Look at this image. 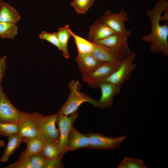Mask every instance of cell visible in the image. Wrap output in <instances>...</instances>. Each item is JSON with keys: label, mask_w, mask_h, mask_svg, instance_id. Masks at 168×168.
Segmentation results:
<instances>
[{"label": "cell", "mask_w": 168, "mask_h": 168, "mask_svg": "<svg viewBox=\"0 0 168 168\" xmlns=\"http://www.w3.org/2000/svg\"><path fill=\"white\" fill-rule=\"evenodd\" d=\"M168 6L167 0H159L152 9L147 10L146 14L150 19L151 31L142 36L141 39L150 44V49L153 53H161L168 56V23H160V16Z\"/></svg>", "instance_id": "1"}, {"label": "cell", "mask_w": 168, "mask_h": 168, "mask_svg": "<svg viewBox=\"0 0 168 168\" xmlns=\"http://www.w3.org/2000/svg\"><path fill=\"white\" fill-rule=\"evenodd\" d=\"M69 93L68 97L62 105L57 114L68 115L77 111L83 103L87 102L97 107L96 100L81 91V85L77 80H72L68 84Z\"/></svg>", "instance_id": "2"}, {"label": "cell", "mask_w": 168, "mask_h": 168, "mask_svg": "<svg viewBox=\"0 0 168 168\" xmlns=\"http://www.w3.org/2000/svg\"><path fill=\"white\" fill-rule=\"evenodd\" d=\"M128 37L126 35L115 33L93 43L112 50L121 61L131 52L128 44Z\"/></svg>", "instance_id": "3"}, {"label": "cell", "mask_w": 168, "mask_h": 168, "mask_svg": "<svg viewBox=\"0 0 168 168\" xmlns=\"http://www.w3.org/2000/svg\"><path fill=\"white\" fill-rule=\"evenodd\" d=\"M136 56V53L131 52L120 62L117 69L105 81L121 86L125 81H129L131 73L136 67V65L133 63V61Z\"/></svg>", "instance_id": "4"}, {"label": "cell", "mask_w": 168, "mask_h": 168, "mask_svg": "<svg viewBox=\"0 0 168 168\" xmlns=\"http://www.w3.org/2000/svg\"><path fill=\"white\" fill-rule=\"evenodd\" d=\"M100 19L115 32L129 36L132 32L126 29L125 23L129 20L128 13L124 10L113 12L110 9L105 11Z\"/></svg>", "instance_id": "5"}, {"label": "cell", "mask_w": 168, "mask_h": 168, "mask_svg": "<svg viewBox=\"0 0 168 168\" xmlns=\"http://www.w3.org/2000/svg\"><path fill=\"white\" fill-rule=\"evenodd\" d=\"M120 62L101 63L90 73L83 77V81L91 87L99 88L100 84L117 69Z\"/></svg>", "instance_id": "6"}, {"label": "cell", "mask_w": 168, "mask_h": 168, "mask_svg": "<svg viewBox=\"0 0 168 168\" xmlns=\"http://www.w3.org/2000/svg\"><path fill=\"white\" fill-rule=\"evenodd\" d=\"M43 115L37 112H24L19 124V134L23 139L38 136L40 122Z\"/></svg>", "instance_id": "7"}, {"label": "cell", "mask_w": 168, "mask_h": 168, "mask_svg": "<svg viewBox=\"0 0 168 168\" xmlns=\"http://www.w3.org/2000/svg\"><path fill=\"white\" fill-rule=\"evenodd\" d=\"M24 112L16 108L11 102L0 84V122L19 124Z\"/></svg>", "instance_id": "8"}, {"label": "cell", "mask_w": 168, "mask_h": 168, "mask_svg": "<svg viewBox=\"0 0 168 168\" xmlns=\"http://www.w3.org/2000/svg\"><path fill=\"white\" fill-rule=\"evenodd\" d=\"M58 116L57 114L43 115L40 123L38 137L44 142H50L58 144L59 132L56 125Z\"/></svg>", "instance_id": "9"}, {"label": "cell", "mask_w": 168, "mask_h": 168, "mask_svg": "<svg viewBox=\"0 0 168 168\" xmlns=\"http://www.w3.org/2000/svg\"><path fill=\"white\" fill-rule=\"evenodd\" d=\"M89 138L88 148L94 149H113L120 147L126 138L123 135L119 137H110L102 134L94 133H87Z\"/></svg>", "instance_id": "10"}, {"label": "cell", "mask_w": 168, "mask_h": 168, "mask_svg": "<svg viewBox=\"0 0 168 168\" xmlns=\"http://www.w3.org/2000/svg\"><path fill=\"white\" fill-rule=\"evenodd\" d=\"M78 116L77 111L68 115L58 114L56 123L59 132L58 146L61 153L63 155V152L67 145L70 133Z\"/></svg>", "instance_id": "11"}, {"label": "cell", "mask_w": 168, "mask_h": 168, "mask_svg": "<svg viewBox=\"0 0 168 168\" xmlns=\"http://www.w3.org/2000/svg\"><path fill=\"white\" fill-rule=\"evenodd\" d=\"M121 86L105 81L100 85L101 96L97 100V107L101 109L111 107L114 97L120 91Z\"/></svg>", "instance_id": "12"}, {"label": "cell", "mask_w": 168, "mask_h": 168, "mask_svg": "<svg viewBox=\"0 0 168 168\" xmlns=\"http://www.w3.org/2000/svg\"><path fill=\"white\" fill-rule=\"evenodd\" d=\"M89 142V138L87 133H81L73 126L70 133L67 145L63 152V154L64 155L68 152L79 149L88 148Z\"/></svg>", "instance_id": "13"}, {"label": "cell", "mask_w": 168, "mask_h": 168, "mask_svg": "<svg viewBox=\"0 0 168 168\" xmlns=\"http://www.w3.org/2000/svg\"><path fill=\"white\" fill-rule=\"evenodd\" d=\"M115 33L100 19L90 26L88 40L94 43L103 39Z\"/></svg>", "instance_id": "14"}, {"label": "cell", "mask_w": 168, "mask_h": 168, "mask_svg": "<svg viewBox=\"0 0 168 168\" xmlns=\"http://www.w3.org/2000/svg\"><path fill=\"white\" fill-rule=\"evenodd\" d=\"M76 61L83 77L89 74L102 63L91 53H78Z\"/></svg>", "instance_id": "15"}, {"label": "cell", "mask_w": 168, "mask_h": 168, "mask_svg": "<svg viewBox=\"0 0 168 168\" xmlns=\"http://www.w3.org/2000/svg\"><path fill=\"white\" fill-rule=\"evenodd\" d=\"M93 43L94 48L91 54L99 62L101 63H118L121 61L116 54L112 50Z\"/></svg>", "instance_id": "16"}, {"label": "cell", "mask_w": 168, "mask_h": 168, "mask_svg": "<svg viewBox=\"0 0 168 168\" xmlns=\"http://www.w3.org/2000/svg\"><path fill=\"white\" fill-rule=\"evenodd\" d=\"M21 18V15L15 8L4 1L0 9V22L16 24Z\"/></svg>", "instance_id": "17"}, {"label": "cell", "mask_w": 168, "mask_h": 168, "mask_svg": "<svg viewBox=\"0 0 168 168\" xmlns=\"http://www.w3.org/2000/svg\"><path fill=\"white\" fill-rule=\"evenodd\" d=\"M8 142L4 149L0 161L7 162L10 157L20 146L23 142V138L19 133L8 137Z\"/></svg>", "instance_id": "18"}, {"label": "cell", "mask_w": 168, "mask_h": 168, "mask_svg": "<svg viewBox=\"0 0 168 168\" xmlns=\"http://www.w3.org/2000/svg\"><path fill=\"white\" fill-rule=\"evenodd\" d=\"M23 142L26 144L25 150L21 154L29 156L40 152L43 146L44 142L39 137L23 139Z\"/></svg>", "instance_id": "19"}, {"label": "cell", "mask_w": 168, "mask_h": 168, "mask_svg": "<svg viewBox=\"0 0 168 168\" xmlns=\"http://www.w3.org/2000/svg\"><path fill=\"white\" fill-rule=\"evenodd\" d=\"M69 31L74 41L78 53H91L94 46V43L74 33L69 28Z\"/></svg>", "instance_id": "20"}, {"label": "cell", "mask_w": 168, "mask_h": 168, "mask_svg": "<svg viewBox=\"0 0 168 168\" xmlns=\"http://www.w3.org/2000/svg\"><path fill=\"white\" fill-rule=\"evenodd\" d=\"M69 26L68 25L59 28L57 33L60 43L62 47L63 54L66 58L70 57V55L68 49V44L71 36L69 31Z\"/></svg>", "instance_id": "21"}, {"label": "cell", "mask_w": 168, "mask_h": 168, "mask_svg": "<svg viewBox=\"0 0 168 168\" xmlns=\"http://www.w3.org/2000/svg\"><path fill=\"white\" fill-rule=\"evenodd\" d=\"M40 153L46 159H50L63 155L61 153L58 143L50 142H44Z\"/></svg>", "instance_id": "22"}, {"label": "cell", "mask_w": 168, "mask_h": 168, "mask_svg": "<svg viewBox=\"0 0 168 168\" xmlns=\"http://www.w3.org/2000/svg\"><path fill=\"white\" fill-rule=\"evenodd\" d=\"M18 33L16 24L0 22V37L2 38L13 39Z\"/></svg>", "instance_id": "23"}, {"label": "cell", "mask_w": 168, "mask_h": 168, "mask_svg": "<svg viewBox=\"0 0 168 168\" xmlns=\"http://www.w3.org/2000/svg\"><path fill=\"white\" fill-rule=\"evenodd\" d=\"M19 133V124L11 122H0V134L8 137Z\"/></svg>", "instance_id": "24"}, {"label": "cell", "mask_w": 168, "mask_h": 168, "mask_svg": "<svg viewBox=\"0 0 168 168\" xmlns=\"http://www.w3.org/2000/svg\"><path fill=\"white\" fill-rule=\"evenodd\" d=\"M143 160L135 158L125 157L118 166V168H146Z\"/></svg>", "instance_id": "25"}, {"label": "cell", "mask_w": 168, "mask_h": 168, "mask_svg": "<svg viewBox=\"0 0 168 168\" xmlns=\"http://www.w3.org/2000/svg\"><path fill=\"white\" fill-rule=\"evenodd\" d=\"M96 0H73L70 3L77 13H86Z\"/></svg>", "instance_id": "26"}, {"label": "cell", "mask_w": 168, "mask_h": 168, "mask_svg": "<svg viewBox=\"0 0 168 168\" xmlns=\"http://www.w3.org/2000/svg\"><path fill=\"white\" fill-rule=\"evenodd\" d=\"M39 38L41 40L47 41L56 47L59 50L62 51V47L57 32L50 33L43 31L39 34Z\"/></svg>", "instance_id": "27"}, {"label": "cell", "mask_w": 168, "mask_h": 168, "mask_svg": "<svg viewBox=\"0 0 168 168\" xmlns=\"http://www.w3.org/2000/svg\"><path fill=\"white\" fill-rule=\"evenodd\" d=\"M6 168H33L28 156L21 154L17 161L8 165Z\"/></svg>", "instance_id": "28"}, {"label": "cell", "mask_w": 168, "mask_h": 168, "mask_svg": "<svg viewBox=\"0 0 168 168\" xmlns=\"http://www.w3.org/2000/svg\"><path fill=\"white\" fill-rule=\"evenodd\" d=\"M28 156L33 168H45L47 159L40 152Z\"/></svg>", "instance_id": "29"}, {"label": "cell", "mask_w": 168, "mask_h": 168, "mask_svg": "<svg viewBox=\"0 0 168 168\" xmlns=\"http://www.w3.org/2000/svg\"><path fill=\"white\" fill-rule=\"evenodd\" d=\"M63 156H60L56 158L47 159L45 168H60L63 166L61 160Z\"/></svg>", "instance_id": "30"}, {"label": "cell", "mask_w": 168, "mask_h": 168, "mask_svg": "<svg viewBox=\"0 0 168 168\" xmlns=\"http://www.w3.org/2000/svg\"><path fill=\"white\" fill-rule=\"evenodd\" d=\"M7 57L5 55L0 58V84L3 77L6 66Z\"/></svg>", "instance_id": "31"}, {"label": "cell", "mask_w": 168, "mask_h": 168, "mask_svg": "<svg viewBox=\"0 0 168 168\" xmlns=\"http://www.w3.org/2000/svg\"><path fill=\"white\" fill-rule=\"evenodd\" d=\"M163 12V13H162L160 16V21L166 22L168 21V6L164 10Z\"/></svg>", "instance_id": "32"}, {"label": "cell", "mask_w": 168, "mask_h": 168, "mask_svg": "<svg viewBox=\"0 0 168 168\" xmlns=\"http://www.w3.org/2000/svg\"><path fill=\"white\" fill-rule=\"evenodd\" d=\"M5 145V143L2 140L0 139V147H2Z\"/></svg>", "instance_id": "33"}, {"label": "cell", "mask_w": 168, "mask_h": 168, "mask_svg": "<svg viewBox=\"0 0 168 168\" xmlns=\"http://www.w3.org/2000/svg\"><path fill=\"white\" fill-rule=\"evenodd\" d=\"M3 2L4 1L2 0H0V9Z\"/></svg>", "instance_id": "34"}]
</instances>
